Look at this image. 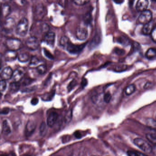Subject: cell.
Here are the masks:
<instances>
[{"label":"cell","instance_id":"cell-16","mask_svg":"<svg viewBox=\"0 0 156 156\" xmlns=\"http://www.w3.org/2000/svg\"><path fill=\"white\" fill-rule=\"evenodd\" d=\"M154 26H153V23L152 22H149V23H147V24H145L143 26V28H142V33L146 35L151 34Z\"/></svg>","mask_w":156,"mask_h":156},{"label":"cell","instance_id":"cell-4","mask_svg":"<svg viewBox=\"0 0 156 156\" xmlns=\"http://www.w3.org/2000/svg\"><path fill=\"white\" fill-rule=\"evenodd\" d=\"M152 13L150 10H146L142 12L138 18V22L141 24H147L151 22L152 19Z\"/></svg>","mask_w":156,"mask_h":156},{"label":"cell","instance_id":"cell-45","mask_svg":"<svg viewBox=\"0 0 156 156\" xmlns=\"http://www.w3.org/2000/svg\"><path fill=\"white\" fill-rule=\"evenodd\" d=\"M81 84H82L81 85H82L83 88H84V87H85L87 85V84H88L87 80L85 78L83 79L82 80V83Z\"/></svg>","mask_w":156,"mask_h":156},{"label":"cell","instance_id":"cell-18","mask_svg":"<svg viewBox=\"0 0 156 156\" xmlns=\"http://www.w3.org/2000/svg\"><path fill=\"white\" fill-rule=\"evenodd\" d=\"M2 132L4 135L6 136L9 135L11 132V129L10 125L6 120L3 121L2 123Z\"/></svg>","mask_w":156,"mask_h":156},{"label":"cell","instance_id":"cell-51","mask_svg":"<svg viewBox=\"0 0 156 156\" xmlns=\"http://www.w3.org/2000/svg\"><path fill=\"white\" fill-rule=\"evenodd\" d=\"M1 156H9L8 155H7V154H3V155H1Z\"/></svg>","mask_w":156,"mask_h":156},{"label":"cell","instance_id":"cell-35","mask_svg":"<svg viewBox=\"0 0 156 156\" xmlns=\"http://www.w3.org/2000/svg\"><path fill=\"white\" fill-rule=\"evenodd\" d=\"M7 88V83L5 80H2L1 81L0 83V91L1 92H4Z\"/></svg>","mask_w":156,"mask_h":156},{"label":"cell","instance_id":"cell-40","mask_svg":"<svg viewBox=\"0 0 156 156\" xmlns=\"http://www.w3.org/2000/svg\"><path fill=\"white\" fill-rule=\"evenodd\" d=\"M33 80L31 79L30 78H27L25 79L24 81H23V85L24 86H27L28 85L31 84L33 82Z\"/></svg>","mask_w":156,"mask_h":156},{"label":"cell","instance_id":"cell-12","mask_svg":"<svg viewBox=\"0 0 156 156\" xmlns=\"http://www.w3.org/2000/svg\"><path fill=\"white\" fill-rule=\"evenodd\" d=\"M13 72L12 69L10 67H6L2 70L1 73V78L3 80H7L10 79L12 77Z\"/></svg>","mask_w":156,"mask_h":156},{"label":"cell","instance_id":"cell-39","mask_svg":"<svg viewBox=\"0 0 156 156\" xmlns=\"http://www.w3.org/2000/svg\"><path fill=\"white\" fill-rule=\"evenodd\" d=\"M151 37L154 42H156V25L154 26L152 32L151 33Z\"/></svg>","mask_w":156,"mask_h":156},{"label":"cell","instance_id":"cell-1","mask_svg":"<svg viewBox=\"0 0 156 156\" xmlns=\"http://www.w3.org/2000/svg\"><path fill=\"white\" fill-rule=\"evenodd\" d=\"M28 28V21L26 18L23 17L19 21L17 25L16 33L20 37L25 36L27 33Z\"/></svg>","mask_w":156,"mask_h":156},{"label":"cell","instance_id":"cell-21","mask_svg":"<svg viewBox=\"0 0 156 156\" xmlns=\"http://www.w3.org/2000/svg\"><path fill=\"white\" fill-rule=\"evenodd\" d=\"M152 132L146 134V138L150 142L152 143L156 142V131L152 130Z\"/></svg>","mask_w":156,"mask_h":156},{"label":"cell","instance_id":"cell-2","mask_svg":"<svg viewBox=\"0 0 156 156\" xmlns=\"http://www.w3.org/2000/svg\"><path fill=\"white\" fill-rule=\"evenodd\" d=\"M134 144L144 152L150 153L152 152V147L151 145L143 139L141 138H135L133 141Z\"/></svg>","mask_w":156,"mask_h":156},{"label":"cell","instance_id":"cell-25","mask_svg":"<svg viewBox=\"0 0 156 156\" xmlns=\"http://www.w3.org/2000/svg\"><path fill=\"white\" fill-rule=\"evenodd\" d=\"M11 12V7L8 5H3L2 7V15L3 17H7Z\"/></svg>","mask_w":156,"mask_h":156},{"label":"cell","instance_id":"cell-11","mask_svg":"<svg viewBox=\"0 0 156 156\" xmlns=\"http://www.w3.org/2000/svg\"><path fill=\"white\" fill-rule=\"evenodd\" d=\"M18 57L17 53L15 51L8 50L4 54V57L5 60L7 62H13Z\"/></svg>","mask_w":156,"mask_h":156},{"label":"cell","instance_id":"cell-29","mask_svg":"<svg viewBox=\"0 0 156 156\" xmlns=\"http://www.w3.org/2000/svg\"><path fill=\"white\" fill-rule=\"evenodd\" d=\"M37 71L38 73L41 75L44 74L47 71V68L45 65H38L36 68Z\"/></svg>","mask_w":156,"mask_h":156},{"label":"cell","instance_id":"cell-26","mask_svg":"<svg viewBox=\"0 0 156 156\" xmlns=\"http://www.w3.org/2000/svg\"><path fill=\"white\" fill-rule=\"evenodd\" d=\"M136 86L134 84H131L126 87L125 90L126 94L127 96H130L133 94L136 91Z\"/></svg>","mask_w":156,"mask_h":156},{"label":"cell","instance_id":"cell-34","mask_svg":"<svg viewBox=\"0 0 156 156\" xmlns=\"http://www.w3.org/2000/svg\"><path fill=\"white\" fill-rule=\"evenodd\" d=\"M73 2L78 6H83V5H85V4L89 2V1H83V0H74Z\"/></svg>","mask_w":156,"mask_h":156},{"label":"cell","instance_id":"cell-9","mask_svg":"<svg viewBox=\"0 0 156 156\" xmlns=\"http://www.w3.org/2000/svg\"><path fill=\"white\" fill-rule=\"evenodd\" d=\"M36 123L34 121L28 120L25 127V134L27 136H31L35 131L36 128Z\"/></svg>","mask_w":156,"mask_h":156},{"label":"cell","instance_id":"cell-20","mask_svg":"<svg viewBox=\"0 0 156 156\" xmlns=\"http://www.w3.org/2000/svg\"><path fill=\"white\" fill-rule=\"evenodd\" d=\"M146 125L152 130L156 131V120L152 118H148L146 120Z\"/></svg>","mask_w":156,"mask_h":156},{"label":"cell","instance_id":"cell-17","mask_svg":"<svg viewBox=\"0 0 156 156\" xmlns=\"http://www.w3.org/2000/svg\"><path fill=\"white\" fill-rule=\"evenodd\" d=\"M23 73L21 70L17 69L13 72L12 78L14 82H18L22 78Z\"/></svg>","mask_w":156,"mask_h":156},{"label":"cell","instance_id":"cell-22","mask_svg":"<svg viewBox=\"0 0 156 156\" xmlns=\"http://www.w3.org/2000/svg\"><path fill=\"white\" fill-rule=\"evenodd\" d=\"M156 57V49L154 48L149 49L146 53V57L149 59L154 58Z\"/></svg>","mask_w":156,"mask_h":156},{"label":"cell","instance_id":"cell-31","mask_svg":"<svg viewBox=\"0 0 156 156\" xmlns=\"http://www.w3.org/2000/svg\"><path fill=\"white\" fill-rule=\"evenodd\" d=\"M54 94H55L54 91H52V92H50V93H48L47 94L44 96L45 97L43 99L47 101L51 100L54 97Z\"/></svg>","mask_w":156,"mask_h":156},{"label":"cell","instance_id":"cell-32","mask_svg":"<svg viewBox=\"0 0 156 156\" xmlns=\"http://www.w3.org/2000/svg\"><path fill=\"white\" fill-rule=\"evenodd\" d=\"M43 50L44 53L45 57L50 59H54V57H53V55L52 54V53H51L49 50H48L47 49H46L45 48Z\"/></svg>","mask_w":156,"mask_h":156},{"label":"cell","instance_id":"cell-28","mask_svg":"<svg viewBox=\"0 0 156 156\" xmlns=\"http://www.w3.org/2000/svg\"><path fill=\"white\" fill-rule=\"evenodd\" d=\"M92 20V15L90 13L88 12L85 15L83 18V21L85 24L89 25L91 22Z\"/></svg>","mask_w":156,"mask_h":156},{"label":"cell","instance_id":"cell-30","mask_svg":"<svg viewBox=\"0 0 156 156\" xmlns=\"http://www.w3.org/2000/svg\"><path fill=\"white\" fill-rule=\"evenodd\" d=\"M72 117H73L72 111L71 110H69L65 116L64 120L65 122L67 123L70 122V120H72Z\"/></svg>","mask_w":156,"mask_h":156},{"label":"cell","instance_id":"cell-6","mask_svg":"<svg viewBox=\"0 0 156 156\" xmlns=\"http://www.w3.org/2000/svg\"><path fill=\"white\" fill-rule=\"evenodd\" d=\"M34 18L36 20H41L45 14V9L42 4H38L34 9Z\"/></svg>","mask_w":156,"mask_h":156},{"label":"cell","instance_id":"cell-48","mask_svg":"<svg viewBox=\"0 0 156 156\" xmlns=\"http://www.w3.org/2000/svg\"><path fill=\"white\" fill-rule=\"evenodd\" d=\"M152 152L156 155V145L152 147Z\"/></svg>","mask_w":156,"mask_h":156},{"label":"cell","instance_id":"cell-37","mask_svg":"<svg viewBox=\"0 0 156 156\" xmlns=\"http://www.w3.org/2000/svg\"><path fill=\"white\" fill-rule=\"evenodd\" d=\"M77 82L75 80H73V81L70 82L68 86V90L69 92H70V91L72 90L77 84Z\"/></svg>","mask_w":156,"mask_h":156},{"label":"cell","instance_id":"cell-38","mask_svg":"<svg viewBox=\"0 0 156 156\" xmlns=\"http://www.w3.org/2000/svg\"><path fill=\"white\" fill-rule=\"evenodd\" d=\"M49 30V27L48 25L46 23H43L41 26L42 31L47 33H48Z\"/></svg>","mask_w":156,"mask_h":156},{"label":"cell","instance_id":"cell-49","mask_svg":"<svg viewBox=\"0 0 156 156\" xmlns=\"http://www.w3.org/2000/svg\"><path fill=\"white\" fill-rule=\"evenodd\" d=\"M137 153L138 156H148L147 155H145L144 153H141V152H137Z\"/></svg>","mask_w":156,"mask_h":156},{"label":"cell","instance_id":"cell-41","mask_svg":"<svg viewBox=\"0 0 156 156\" xmlns=\"http://www.w3.org/2000/svg\"><path fill=\"white\" fill-rule=\"evenodd\" d=\"M115 52L117 54L121 55V54H123L125 53V51L123 49L116 48L115 49Z\"/></svg>","mask_w":156,"mask_h":156},{"label":"cell","instance_id":"cell-53","mask_svg":"<svg viewBox=\"0 0 156 156\" xmlns=\"http://www.w3.org/2000/svg\"><path fill=\"white\" fill-rule=\"evenodd\" d=\"M97 156V155H93V156Z\"/></svg>","mask_w":156,"mask_h":156},{"label":"cell","instance_id":"cell-44","mask_svg":"<svg viewBox=\"0 0 156 156\" xmlns=\"http://www.w3.org/2000/svg\"><path fill=\"white\" fill-rule=\"evenodd\" d=\"M126 65H122V66L117 67L116 70H118V72H121V71H123V70H126Z\"/></svg>","mask_w":156,"mask_h":156},{"label":"cell","instance_id":"cell-3","mask_svg":"<svg viewBox=\"0 0 156 156\" xmlns=\"http://www.w3.org/2000/svg\"><path fill=\"white\" fill-rule=\"evenodd\" d=\"M5 44L9 50L15 52L21 48L22 46L21 41L17 38H8L6 41Z\"/></svg>","mask_w":156,"mask_h":156},{"label":"cell","instance_id":"cell-47","mask_svg":"<svg viewBox=\"0 0 156 156\" xmlns=\"http://www.w3.org/2000/svg\"><path fill=\"white\" fill-rule=\"evenodd\" d=\"M74 135L76 138H80L82 137L80 132L79 131H77L76 132H75Z\"/></svg>","mask_w":156,"mask_h":156},{"label":"cell","instance_id":"cell-33","mask_svg":"<svg viewBox=\"0 0 156 156\" xmlns=\"http://www.w3.org/2000/svg\"><path fill=\"white\" fill-rule=\"evenodd\" d=\"M111 98H112L111 95V94H110L109 92L106 93L104 96V101L106 103H110L111 99Z\"/></svg>","mask_w":156,"mask_h":156},{"label":"cell","instance_id":"cell-19","mask_svg":"<svg viewBox=\"0 0 156 156\" xmlns=\"http://www.w3.org/2000/svg\"><path fill=\"white\" fill-rule=\"evenodd\" d=\"M20 84L19 82H13L11 83L9 85V90L12 94L17 93L19 89Z\"/></svg>","mask_w":156,"mask_h":156},{"label":"cell","instance_id":"cell-52","mask_svg":"<svg viewBox=\"0 0 156 156\" xmlns=\"http://www.w3.org/2000/svg\"><path fill=\"white\" fill-rule=\"evenodd\" d=\"M22 156H31V155H22Z\"/></svg>","mask_w":156,"mask_h":156},{"label":"cell","instance_id":"cell-8","mask_svg":"<svg viewBox=\"0 0 156 156\" xmlns=\"http://www.w3.org/2000/svg\"><path fill=\"white\" fill-rule=\"evenodd\" d=\"M75 34L77 38L79 40H85L88 37V30L85 28L78 27L76 30Z\"/></svg>","mask_w":156,"mask_h":156},{"label":"cell","instance_id":"cell-5","mask_svg":"<svg viewBox=\"0 0 156 156\" xmlns=\"http://www.w3.org/2000/svg\"><path fill=\"white\" fill-rule=\"evenodd\" d=\"M87 43L81 44V45H75L73 44L71 42L69 43L65 48V49L69 53L72 54H77L80 52L86 46Z\"/></svg>","mask_w":156,"mask_h":156},{"label":"cell","instance_id":"cell-14","mask_svg":"<svg viewBox=\"0 0 156 156\" xmlns=\"http://www.w3.org/2000/svg\"><path fill=\"white\" fill-rule=\"evenodd\" d=\"M58 118V115L56 112H52L49 114L47 120V124L49 127H53L57 122Z\"/></svg>","mask_w":156,"mask_h":156},{"label":"cell","instance_id":"cell-10","mask_svg":"<svg viewBox=\"0 0 156 156\" xmlns=\"http://www.w3.org/2000/svg\"><path fill=\"white\" fill-rule=\"evenodd\" d=\"M55 34L54 33H47L44 37V41L50 46L53 47L55 42Z\"/></svg>","mask_w":156,"mask_h":156},{"label":"cell","instance_id":"cell-15","mask_svg":"<svg viewBox=\"0 0 156 156\" xmlns=\"http://www.w3.org/2000/svg\"><path fill=\"white\" fill-rule=\"evenodd\" d=\"M15 24V22L13 18L9 17L5 20L3 23V27L6 30H10L14 28Z\"/></svg>","mask_w":156,"mask_h":156},{"label":"cell","instance_id":"cell-23","mask_svg":"<svg viewBox=\"0 0 156 156\" xmlns=\"http://www.w3.org/2000/svg\"><path fill=\"white\" fill-rule=\"evenodd\" d=\"M18 60L21 62L24 63L28 62L29 59V55L26 53L19 54L17 57Z\"/></svg>","mask_w":156,"mask_h":156},{"label":"cell","instance_id":"cell-50","mask_svg":"<svg viewBox=\"0 0 156 156\" xmlns=\"http://www.w3.org/2000/svg\"><path fill=\"white\" fill-rule=\"evenodd\" d=\"M115 1V2H116V3H117V4H119V3H122V2H123V1Z\"/></svg>","mask_w":156,"mask_h":156},{"label":"cell","instance_id":"cell-7","mask_svg":"<svg viewBox=\"0 0 156 156\" xmlns=\"http://www.w3.org/2000/svg\"><path fill=\"white\" fill-rule=\"evenodd\" d=\"M27 47L32 50H36L39 46V42L35 37H30L26 41Z\"/></svg>","mask_w":156,"mask_h":156},{"label":"cell","instance_id":"cell-43","mask_svg":"<svg viewBox=\"0 0 156 156\" xmlns=\"http://www.w3.org/2000/svg\"><path fill=\"white\" fill-rule=\"evenodd\" d=\"M38 103V98H34L32 99L31 101V103L33 105H36Z\"/></svg>","mask_w":156,"mask_h":156},{"label":"cell","instance_id":"cell-42","mask_svg":"<svg viewBox=\"0 0 156 156\" xmlns=\"http://www.w3.org/2000/svg\"><path fill=\"white\" fill-rule=\"evenodd\" d=\"M128 156H138L137 152H135L132 151H128L127 152Z\"/></svg>","mask_w":156,"mask_h":156},{"label":"cell","instance_id":"cell-36","mask_svg":"<svg viewBox=\"0 0 156 156\" xmlns=\"http://www.w3.org/2000/svg\"><path fill=\"white\" fill-rule=\"evenodd\" d=\"M39 60L36 57H32L31 59L30 60V65H36L39 63Z\"/></svg>","mask_w":156,"mask_h":156},{"label":"cell","instance_id":"cell-13","mask_svg":"<svg viewBox=\"0 0 156 156\" xmlns=\"http://www.w3.org/2000/svg\"><path fill=\"white\" fill-rule=\"evenodd\" d=\"M149 5V2L147 0H139L136 4V9L138 12L144 11L147 10V7Z\"/></svg>","mask_w":156,"mask_h":156},{"label":"cell","instance_id":"cell-24","mask_svg":"<svg viewBox=\"0 0 156 156\" xmlns=\"http://www.w3.org/2000/svg\"><path fill=\"white\" fill-rule=\"evenodd\" d=\"M70 42V40L67 37L64 36L60 38V40H59V45L65 49L67 45Z\"/></svg>","mask_w":156,"mask_h":156},{"label":"cell","instance_id":"cell-27","mask_svg":"<svg viewBox=\"0 0 156 156\" xmlns=\"http://www.w3.org/2000/svg\"><path fill=\"white\" fill-rule=\"evenodd\" d=\"M47 132V126L45 122H43L40 125L39 127V133L41 136H44L46 134Z\"/></svg>","mask_w":156,"mask_h":156},{"label":"cell","instance_id":"cell-46","mask_svg":"<svg viewBox=\"0 0 156 156\" xmlns=\"http://www.w3.org/2000/svg\"><path fill=\"white\" fill-rule=\"evenodd\" d=\"M9 112V110L8 109H3L1 111V114L2 115H7Z\"/></svg>","mask_w":156,"mask_h":156}]
</instances>
